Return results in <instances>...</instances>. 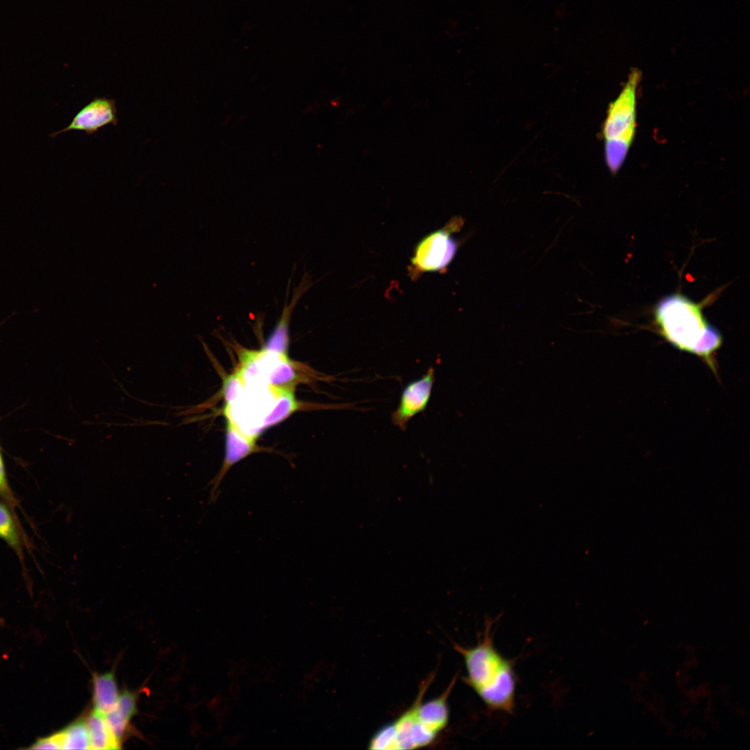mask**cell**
Returning a JSON list of instances; mask_svg holds the SVG:
<instances>
[{
  "label": "cell",
  "mask_w": 750,
  "mask_h": 750,
  "mask_svg": "<svg viewBox=\"0 0 750 750\" xmlns=\"http://www.w3.org/2000/svg\"><path fill=\"white\" fill-rule=\"evenodd\" d=\"M88 726L90 749H117L121 745L112 735L105 715L93 710L85 719Z\"/></svg>",
  "instance_id": "obj_10"
},
{
  "label": "cell",
  "mask_w": 750,
  "mask_h": 750,
  "mask_svg": "<svg viewBox=\"0 0 750 750\" xmlns=\"http://www.w3.org/2000/svg\"><path fill=\"white\" fill-rule=\"evenodd\" d=\"M92 689L94 710L105 715L115 707L120 696L114 674H94Z\"/></svg>",
  "instance_id": "obj_9"
},
{
  "label": "cell",
  "mask_w": 750,
  "mask_h": 750,
  "mask_svg": "<svg viewBox=\"0 0 750 750\" xmlns=\"http://www.w3.org/2000/svg\"><path fill=\"white\" fill-rule=\"evenodd\" d=\"M656 320L662 335L678 350L703 358L711 366V356L720 347L722 338L709 324L701 306L681 294L662 299L656 309Z\"/></svg>",
  "instance_id": "obj_2"
},
{
  "label": "cell",
  "mask_w": 750,
  "mask_h": 750,
  "mask_svg": "<svg viewBox=\"0 0 750 750\" xmlns=\"http://www.w3.org/2000/svg\"><path fill=\"white\" fill-rule=\"evenodd\" d=\"M297 378L294 365L288 356H278L265 371L263 380L275 389L287 388Z\"/></svg>",
  "instance_id": "obj_14"
},
{
  "label": "cell",
  "mask_w": 750,
  "mask_h": 750,
  "mask_svg": "<svg viewBox=\"0 0 750 750\" xmlns=\"http://www.w3.org/2000/svg\"><path fill=\"white\" fill-rule=\"evenodd\" d=\"M256 450L254 438L240 432L236 424L228 419L224 458L220 470L211 481L210 501H216L219 485L228 470Z\"/></svg>",
  "instance_id": "obj_7"
},
{
  "label": "cell",
  "mask_w": 750,
  "mask_h": 750,
  "mask_svg": "<svg viewBox=\"0 0 750 750\" xmlns=\"http://www.w3.org/2000/svg\"><path fill=\"white\" fill-rule=\"evenodd\" d=\"M641 73L634 69L616 99L609 106L603 128L606 162L615 174L622 166L636 129L637 91Z\"/></svg>",
  "instance_id": "obj_3"
},
{
  "label": "cell",
  "mask_w": 750,
  "mask_h": 750,
  "mask_svg": "<svg viewBox=\"0 0 750 750\" xmlns=\"http://www.w3.org/2000/svg\"><path fill=\"white\" fill-rule=\"evenodd\" d=\"M244 385V382L239 372L227 377L223 386V394L227 407L231 406L236 401L242 392Z\"/></svg>",
  "instance_id": "obj_16"
},
{
  "label": "cell",
  "mask_w": 750,
  "mask_h": 750,
  "mask_svg": "<svg viewBox=\"0 0 750 750\" xmlns=\"http://www.w3.org/2000/svg\"><path fill=\"white\" fill-rule=\"evenodd\" d=\"M298 408V403L292 390L289 388L277 390V397L271 410L265 416L262 428L275 425L288 417Z\"/></svg>",
  "instance_id": "obj_13"
},
{
  "label": "cell",
  "mask_w": 750,
  "mask_h": 750,
  "mask_svg": "<svg viewBox=\"0 0 750 750\" xmlns=\"http://www.w3.org/2000/svg\"><path fill=\"white\" fill-rule=\"evenodd\" d=\"M136 712V695L125 691L120 694L115 707L105 715L108 726L119 744L128 733L131 721Z\"/></svg>",
  "instance_id": "obj_8"
},
{
  "label": "cell",
  "mask_w": 750,
  "mask_h": 750,
  "mask_svg": "<svg viewBox=\"0 0 750 750\" xmlns=\"http://www.w3.org/2000/svg\"><path fill=\"white\" fill-rule=\"evenodd\" d=\"M493 621L485 622L483 638L473 647L458 644L467 670L465 682L490 711L511 714L515 707L517 677L511 660L496 649L492 632Z\"/></svg>",
  "instance_id": "obj_1"
},
{
  "label": "cell",
  "mask_w": 750,
  "mask_h": 750,
  "mask_svg": "<svg viewBox=\"0 0 750 750\" xmlns=\"http://www.w3.org/2000/svg\"><path fill=\"white\" fill-rule=\"evenodd\" d=\"M449 229L434 231L417 244L411 262L418 272L440 271L452 260L457 245Z\"/></svg>",
  "instance_id": "obj_4"
},
{
  "label": "cell",
  "mask_w": 750,
  "mask_h": 750,
  "mask_svg": "<svg viewBox=\"0 0 750 750\" xmlns=\"http://www.w3.org/2000/svg\"><path fill=\"white\" fill-rule=\"evenodd\" d=\"M116 101L106 97H96L79 110L69 124L49 135L51 138L71 131H83L88 135L97 133L107 125L117 124Z\"/></svg>",
  "instance_id": "obj_6"
},
{
  "label": "cell",
  "mask_w": 750,
  "mask_h": 750,
  "mask_svg": "<svg viewBox=\"0 0 750 750\" xmlns=\"http://www.w3.org/2000/svg\"><path fill=\"white\" fill-rule=\"evenodd\" d=\"M293 302L294 300H292L289 306L285 308L281 317L266 340L262 349L284 356H288L289 346V318L292 307L294 306Z\"/></svg>",
  "instance_id": "obj_15"
},
{
  "label": "cell",
  "mask_w": 750,
  "mask_h": 750,
  "mask_svg": "<svg viewBox=\"0 0 750 750\" xmlns=\"http://www.w3.org/2000/svg\"><path fill=\"white\" fill-rule=\"evenodd\" d=\"M0 497L10 508L17 506L15 498L7 479L3 460L0 451Z\"/></svg>",
  "instance_id": "obj_17"
},
{
  "label": "cell",
  "mask_w": 750,
  "mask_h": 750,
  "mask_svg": "<svg viewBox=\"0 0 750 750\" xmlns=\"http://www.w3.org/2000/svg\"><path fill=\"white\" fill-rule=\"evenodd\" d=\"M434 382L435 370L430 367L422 376L405 386L398 406L391 414V421L394 426L405 431L408 422L426 409Z\"/></svg>",
  "instance_id": "obj_5"
},
{
  "label": "cell",
  "mask_w": 750,
  "mask_h": 750,
  "mask_svg": "<svg viewBox=\"0 0 750 750\" xmlns=\"http://www.w3.org/2000/svg\"><path fill=\"white\" fill-rule=\"evenodd\" d=\"M0 539L8 544L19 557L22 556L23 538L15 515L10 507L0 501Z\"/></svg>",
  "instance_id": "obj_12"
},
{
  "label": "cell",
  "mask_w": 750,
  "mask_h": 750,
  "mask_svg": "<svg viewBox=\"0 0 750 750\" xmlns=\"http://www.w3.org/2000/svg\"><path fill=\"white\" fill-rule=\"evenodd\" d=\"M54 733L60 749H90L85 719H77Z\"/></svg>",
  "instance_id": "obj_11"
}]
</instances>
